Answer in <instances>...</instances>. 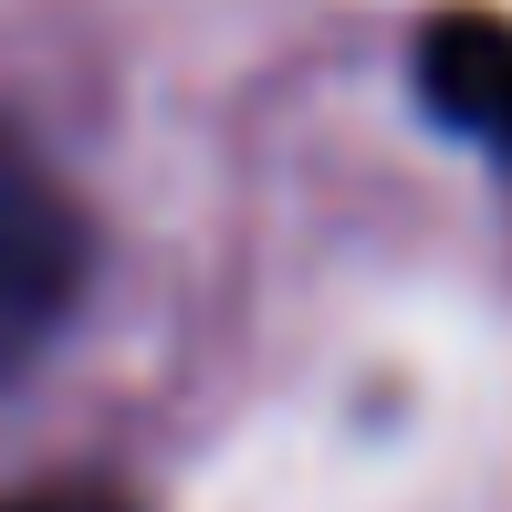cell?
I'll use <instances>...</instances> for the list:
<instances>
[{
  "label": "cell",
  "instance_id": "cell-2",
  "mask_svg": "<svg viewBox=\"0 0 512 512\" xmlns=\"http://www.w3.org/2000/svg\"><path fill=\"white\" fill-rule=\"evenodd\" d=\"M418 105L512 157V21L502 11H439L418 32Z\"/></svg>",
  "mask_w": 512,
  "mask_h": 512
},
{
  "label": "cell",
  "instance_id": "cell-3",
  "mask_svg": "<svg viewBox=\"0 0 512 512\" xmlns=\"http://www.w3.org/2000/svg\"><path fill=\"white\" fill-rule=\"evenodd\" d=\"M0 512H126L115 492H11Z\"/></svg>",
  "mask_w": 512,
  "mask_h": 512
},
{
  "label": "cell",
  "instance_id": "cell-1",
  "mask_svg": "<svg viewBox=\"0 0 512 512\" xmlns=\"http://www.w3.org/2000/svg\"><path fill=\"white\" fill-rule=\"evenodd\" d=\"M74 293H84V209L0 115V387L53 345Z\"/></svg>",
  "mask_w": 512,
  "mask_h": 512
}]
</instances>
